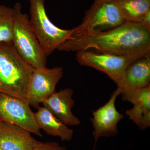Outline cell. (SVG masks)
<instances>
[{
	"mask_svg": "<svg viewBox=\"0 0 150 150\" xmlns=\"http://www.w3.org/2000/svg\"><path fill=\"white\" fill-rule=\"evenodd\" d=\"M57 50L97 52L135 60L150 55V29L141 23L126 22L113 29L71 38Z\"/></svg>",
	"mask_w": 150,
	"mask_h": 150,
	"instance_id": "cell-1",
	"label": "cell"
},
{
	"mask_svg": "<svg viewBox=\"0 0 150 150\" xmlns=\"http://www.w3.org/2000/svg\"><path fill=\"white\" fill-rule=\"evenodd\" d=\"M34 70L19 55L12 42H0V93L27 102L26 90Z\"/></svg>",
	"mask_w": 150,
	"mask_h": 150,
	"instance_id": "cell-2",
	"label": "cell"
},
{
	"mask_svg": "<svg viewBox=\"0 0 150 150\" xmlns=\"http://www.w3.org/2000/svg\"><path fill=\"white\" fill-rule=\"evenodd\" d=\"M14 20L12 43L25 62L34 69L46 67L47 56L30 24L29 16L23 13L21 4L13 6Z\"/></svg>",
	"mask_w": 150,
	"mask_h": 150,
	"instance_id": "cell-3",
	"label": "cell"
},
{
	"mask_svg": "<svg viewBox=\"0 0 150 150\" xmlns=\"http://www.w3.org/2000/svg\"><path fill=\"white\" fill-rule=\"evenodd\" d=\"M45 0H29V20L47 57L72 36L73 29H63L53 24L46 13Z\"/></svg>",
	"mask_w": 150,
	"mask_h": 150,
	"instance_id": "cell-4",
	"label": "cell"
},
{
	"mask_svg": "<svg viewBox=\"0 0 150 150\" xmlns=\"http://www.w3.org/2000/svg\"><path fill=\"white\" fill-rule=\"evenodd\" d=\"M126 22L115 1L94 0L86 11L81 23L73 28L72 37L109 30Z\"/></svg>",
	"mask_w": 150,
	"mask_h": 150,
	"instance_id": "cell-5",
	"label": "cell"
},
{
	"mask_svg": "<svg viewBox=\"0 0 150 150\" xmlns=\"http://www.w3.org/2000/svg\"><path fill=\"white\" fill-rule=\"evenodd\" d=\"M76 59L81 66L91 67L106 74L118 88L123 85L126 69L135 61L124 56L89 50L77 52Z\"/></svg>",
	"mask_w": 150,
	"mask_h": 150,
	"instance_id": "cell-6",
	"label": "cell"
},
{
	"mask_svg": "<svg viewBox=\"0 0 150 150\" xmlns=\"http://www.w3.org/2000/svg\"><path fill=\"white\" fill-rule=\"evenodd\" d=\"M0 116L3 121L19 126L38 137H43L29 105L18 98L0 93Z\"/></svg>",
	"mask_w": 150,
	"mask_h": 150,
	"instance_id": "cell-7",
	"label": "cell"
},
{
	"mask_svg": "<svg viewBox=\"0 0 150 150\" xmlns=\"http://www.w3.org/2000/svg\"><path fill=\"white\" fill-rule=\"evenodd\" d=\"M62 67L52 69H34L30 79L26 92V100L30 105L38 107L40 103L56 91L57 84L63 76Z\"/></svg>",
	"mask_w": 150,
	"mask_h": 150,
	"instance_id": "cell-8",
	"label": "cell"
},
{
	"mask_svg": "<svg viewBox=\"0 0 150 150\" xmlns=\"http://www.w3.org/2000/svg\"><path fill=\"white\" fill-rule=\"evenodd\" d=\"M121 93V90L117 88L105 104L96 110H92L93 117L91 121L93 128V136L95 140L93 150L100 137H114L119 133L118 124L124 116L116 109L115 101Z\"/></svg>",
	"mask_w": 150,
	"mask_h": 150,
	"instance_id": "cell-9",
	"label": "cell"
},
{
	"mask_svg": "<svg viewBox=\"0 0 150 150\" xmlns=\"http://www.w3.org/2000/svg\"><path fill=\"white\" fill-rule=\"evenodd\" d=\"M122 100L134 105L126 114L131 120L144 131L150 126V85L139 89L121 93Z\"/></svg>",
	"mask_w": 150,
	"mask_h": 150,
	"instance_id": "cell-10",
	"label": "cell"
},
{
	"mask_svg": "<svg viewBox=\"0 0 150 150\" xmlns=\"http://www.w3.org/2000/svg\"><path fill=\"white\" fill-rule=\"evenodd\" d=\"M74 92L69 88L61 89L42 103L44 107L67 126H76L81 123L80 120L72 112L75 104Z\"/></svg>",
	"mask_w": 150,
	"mask_h": 150,
	"instance_id": "cell-11",
	"label": "cell"
},
{
	"mask_svg": "<svg viewBox=\"0 0 150 150\" xmlns=\"http://www.w3.org/2000/svg\"><path fill=\"white\" fill-rule=\"evenodd\" d=\"M31 133L14 124H0V148L3 150H33L39 142Z\"/></svg>",
	"mask_w": 150,
	"mask_h": 150,
	"instance_id": "cell-12",
	"label": "cell"
},
{
	"mask_svg": "<svg viewBox=\"0 0 150 150\" xmlns=\"http://www.w3.org/2000/svg\"><path fill=\"white\" fill-rule=\"evenodd\" d=\"M150 55L135 60L125 71L121 93L150 85Z\"/></svg>",
	"mask_w": 150,
	"mask_h": 150,
	"instance_id": "cell-13",
	"label": "cell"
},
{
	"mask_svg": "<svg viewBox=\"0 0 150 150\" xmlns=\"http://www.w3.org/2000/svg\"><path fill=\"white\" fill-rule=\"evenodd\" d=\"M34 112L36 122L40 129L53 137H58L64 142H70L72 139L74 130L55 117L43 106H38Z\"/></svg>",
	"mask_w": 150,
	"mask_h": 150,
	"instance_id": "cell-14",
	"label": "cell"
},
{
	"mask_svg": "<svg viewBox=\"0 0 150 150\" xmlns=\"http://www.w3.org/2000/svg\"><path fill=\"white\" fill-rule=\"evenodd\" d=\"M126 22L141 23L150 11V0H115Z\"/></svg>",
	"mask_w": 150,
	"mask_h": 150,
	"instance_id": "cell-15",
	"label": "cell"
},
{
	"mask_svg": "<svg viewBox=\"0 0 150 150\" xmlns=\"http://www.w3.org/2000/svg\"><path fill=\"white\" fill-rule=\"evenodd\" d=\"M14 20L13 7L0 4V42H12Z\"/></svg>",
	"mask_w": 150,
	"mask_h": 150,
	"instance_id": "cell-16",
	"label": "cell"
},
{
	"mask_svg": "<svg viewBox=\"0 0 150 150\" xmlns=\"http://www.w3.org/2000/svg\"><path fill=\"white\" fill-rule=\"evenodd\" d=\"M33 150H67V148L62 146L58 142H39Z\"/></svg>",
	"mask_w": 150,
	"mask_h": 150,
	"instance_id": "cell-17",
	"label": "cell"
},
{
	"mask_svg": "<svg viewBox=\"0 0 150 150\" xmlns=\"http://www.w3.org/2000/svg\"><path fill=\"white\" fill-rule=\"evenodd\" d=\"M141 23L150 29V11L145 14Z\"/></svg>",
	"mask_w": 150,
	"mask_h": 150,
	"instance_id": "cell-18",
	"label": "cell"
},
{
	"mask_svg": "<svg viewBox=\"0 0 150 150\" xmlns=\"http://www.w3.org/2000/svg\"><path fill=\"white\" fill-rule=\"evenodd\" d=\"M2 119L1 118V116H0V124L2 122H3Z\"/></svg>",
	"mask_w": 150,
	"mask_h": 150,
	"instance_id": "cell-19",
	"label": "cell"
},
{
	"mask_svg": "<svg viewBox=\"0 0 150 150\" xmlns=\"http://www.w3.org/2000/svg\"><path fill=\"white\" fill-rule=\"evenodd\" d=\"M0 150H3L2 149H1V148H0Z\"/></svg>",
	"mask_w": 150,
	"mask_h": 150,
	"instance_id": "cell-20",
	"label": "cell"
},
{
	"mask_svg": "<svg viewBox=\"0 0 150 150\" xmlns=\"http://www.w3.org/2000/svg\"><path fill=\"white\" fill-rule=\"evenodd\" d=\"M97 1H98V0H97ZM112 1H115V0H112Z\"/></svg>",
	"mask_w": 150,
	"mask_h": 150,
	"instance_id": "cell-21",
	"label": "cell"
}]
</instances>
